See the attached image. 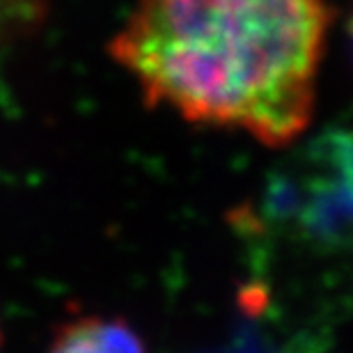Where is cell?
<instances>
[{
  "instance_id": "obj_5",
  "label": "cell",
  "mask_w": 353,
  "mask_h": 353,
  "mask_svg": "<svg viewBox=\"0 0 353 353\" xmlns=\"http://www.w3.org/2000/svg\"><path fill=\"white\" fill-rule=\"evenodd\" d=\"M349 39H351V51H353V14L349 19Z\"/></svg>"
},
{
  "instance_id": "obj_4",
  "label": "cell",
  "mask_w": 353,
  "mask_h": 353,
  "mask_svg": "<svg viewBox=\"0 0 353 353\" xmlns=\"http://www.w3.org/2000/svg\"><path fill=\"white\" fill-rule=\"evenodd\" d=\"M51 0H0V46L34 34L48 17Z\"/></svg>"
},
{
  "instance_id": "obj_3",
  "label": "cell",
  "mask_w": 353,
  "mask_h": 353,
  "mask_svg": "<svg viewBox=\"0 0 353 353\" xmlns=\"http://www.w3.org/2000/svg\"><path fill=\"white\" fill-rule=\"evenodd\" d=\"M48 353H147L129 323L112 316H76L55 330Z\"/></svg>"
},
{
  "instance_id": "obj_2",
  "label": "cell",
  "mask_w": 353,
  "mask_h": 353,
  "mask_svg": "<svg viewBox=\"0 0 353 353\" xmlns=\"http://www.w3.org/2000/svg\"><path fill=\"white\" fill-rule=\"evenodd\" d=\"M292 163L280 188L287 209H299L296 221L321 236L353 230V133H323Z\"/></svg>"
},
{
  "instance_id": "obj_1",
  "label": "cell",
  "mask_w": 353,
  "mask_h": 353,
  "mask_svg": "<svg viewBox=\"0 0 353 353\" xmlns=\"http://www.w3.org/2000/svg\"><path fill=\"white\" fill-rule=\"evenodd\" d=\"M330 0H138L108 53L150 108L292 145L314 115Z\"/></svg>"
},
{
  "instance_id": "obj_6",
  "label": "cell",
  "mask_w": 353,
  "mask_h": 353,
  "mask_svg": "<svg viewBox=\"0 0 353 353\" xmlns=\"http://www.w3.org/2000/svg\"><path fill=\"white\" fill-rule=\"evenodd\" d=\"M0 344H3V333H0Z\"/></svg>"
}]
</instances>
